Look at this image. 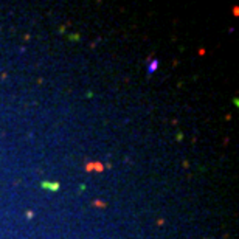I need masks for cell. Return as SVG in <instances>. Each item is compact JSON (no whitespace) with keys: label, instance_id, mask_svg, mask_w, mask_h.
Masks as SVG:
<instances>
[{"label":"cell","instance_id":"cell-1","mask_svg":"<svg viewBox=\"0 0 239 239\" xmlns=\"http://www.w3.org/2000/svg\"><path fill=\"white\" fill-rule=\"evenodd\" d=\"M157 65H158V61H154V62H152V64L149 65V73H152V71H154Z\"/></svg>","mask_w":239,"mask_h":239}]
</instances>
